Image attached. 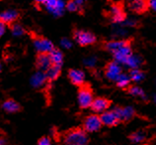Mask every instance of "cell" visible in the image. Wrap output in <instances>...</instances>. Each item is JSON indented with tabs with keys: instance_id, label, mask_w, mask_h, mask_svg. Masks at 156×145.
<instances>
[{
	"instance_id": "836d02e7",
	"label": "cell",
	"mask_w": 156,
	"mask_h": 145,
	"mask_svg": "<svg viewBox=\"0 0 156 145\" xmlns=\"http://www.w3.org/2000/svg\"><path fill=\"white\" fill-rule=\"evenodd\" d=\"M2 71V66H1V63H0V73Z\"/></svg>"
},
{
	"instance_id": "e0dca14e",
	"label": "cell",
	"mask_w": 156,
	"mask_h": 145,
	"mask_svg": "<svg viewBox=\"0 0 156 145\" xmlns=\"http://www.w3.org/2000/svg\"><path fill=\"white\" fill-rule=\"evenodd\" d=\"M19 17H20V14L18 11L7 10L0 14V22L5 25H10L12 23H15V21L18 20Z\"/></svg>"
},
{
	"instance_id": "277c9868",
	"label": "cell",
	"mask_w": 156,
	"mask_h": 145,
	"mask_svg": "<svg viewBox=\"0 0 156 145\" xmlns=\"http://www.w3.org/2000/svg\"><path fill=\"white\" fill-rule=\"evenodd\" d=\"M31 40L37 50V53H50L55 48L51 40H48L43 35H40L36 32H29Z\"/></svg>"
},
{
	"instance_id": "4dcf8cb0",
	"label": "cell",
	"mask_w": 156,
	"mask_h": 145,
	"mask_svg": "<svg viewBox=\"0 0 156 145\" xmlns=\"http://www.w3.org/2000/svg\"><path fill=\"white\" fill-rule=\"evenodd\" d=\"M61 43H62V45H63L64 47H67V48H70V47H71V43L69 42V41H67V40H66V41L63 40Z\"/></svg>"
},
{
	"instance_id": "f546056e",
	"label": "cell",
	"mask_w": 156,
	"mask_h": 145,
	"mask_svg": "<svg viewBox=\"0 0 156 145\" xmlns=\"http://www.w3.org/2000/svg\"><path fill=\"white\" fill-rule=\"evenodd\" d=\"M0 145H12V144L8 142L7 139L3 138V137H0Z\"/></svg>"
},
{
	"instance_id": "7a4b0ae2",
	"label": "cell",
	"mask_w": 156,
	"mask_h": 145,
	"mask_svg": "<svg viewBox=\"0 0 156 145\" xmlns=\"http://www.w3.org/2000/svg\"><path fill=\"white\" fill-rule=\"evenodd\" d=\"M94 90L92 85L88 82H84L77 90V101L80 109H87L91 105L94 99Z\"/></svg>"
},
{
	"instance_id": "4316f807",
	"label": "cell",
	"mask_w": 156,
	"mask_h": 145,
	"mask_svg": "<svg viewBox=\"0 0 156 145\" xmlns=\"http://www.w3.org/2000/svg\"><path fill=\"white\" fill-rule=\"evenodd\" d=\"M74 2L76 3V5L78 7V12L80 14L84 13V5L87 2V0H74Z\"/></svg>"
},
{
	"instance_id": "4fadbf2b",
	"label": "cell",
	"mask_w": 156,
	"mask_h": 145,
	"mask_svg": "<svg viewBox=\"0 0 156 145\" xmlns=\"http://www.w3.org/2000/svg\"><path fill=\"white\" fill-rule=\"evenodd\" d=\"M133 44V39H126V40H119V41H104L101 45L102 50L113 54L117 52L121 48L126 46V45Z\"/></svg>"
},
{
	"instance_id": "d4e9b609",
	"label": "cell",
	"mask_w": 156,
	"mask_h": 145,
	"mask_svg": "<svg viewBox=\"0 0 156 145\" xmlns=\"http://www.w3.org/2000/svg\"><path fill=\"white\" fill-rule=\"evenodd\" d=\"M8 26H9V29L11 30V32L13 33L14 36H22L27 33L25 29H24L21 25H19L17 23H12L10 25H8Z\"/></svg>"
},
{
	"instance_id": "e575fe53",
	"label": "cell",
	"mask_w": 156,
	"mask_h": 145,
	"mask_svg": "<svg viewBox=\"0 0 156 145\" xmlns=\"http://www.w3.org/2000/svg\"><path fill=\"white\" fill-rule=\"evenodd\" d=\"M104 145H116V144H104Z\"/></svg>"
},
{
	"instance_id": "9c48e42d",
	"label": "cell",
	"mask_w": 156,
	"mask_h": 145,
	"mask_svg": "<svg viewBox=\"0 0 156 145\" xmlns=\"http://www.w3.org/2000/svg\"><path fill=\"white\" fill-rule=\"evenodd\" d=\"M100 119H101L102 125L108 128L117 127L121 124L120 118H119L118 114L116 113V111L114 109H108L104 111L103 113H101Z\"/></svg>"
},
{
	"instance_id": "1f68e13d",
	"label": "cell",
	"mask_w": 156,
	"mask_h": 145,
	"mask_svg": "<svg viewBox=\"0 0 156 145\" xmlns=\"http://www.w3.org/2000/svg\"><path fill=\"white\" fill-rule=\"evenodd\" d=\"M150 7L153 8V10L155 9V0H150Z\"/></svg>"
},
{
	"instance_id": "30bf717a",
	"label": "cell",
	"mask_w": 156,
	"mask_h": 145,
	"mask_svg": "<svg viewBox=\"0 0 156 145\" xmlns=\"http://www.w3.org/2000/svg\"><path fill=\"white\" fill-rule=\"evenodd\" d=\"M0 107L1 109L8 114H15V113H20L24 110V107L20 102L15 101L14 98L8 97L5 98L3 101L0 103Z\"/></svg>"
},
{
	"instance_id": "83f0119b",
	"label": "cell",
	"mask_w": 156,
	"mask_h": 145,
	"mask_svg": "<svg viewBox=\"0 0 156 145\" xmlns=\"http://www.w3.org/2000/svg\"><path fill=\"white\" fill-rule=\"evenodd\" d=\"M66 8L70 12H78V7L76 5V3L74 2V0H69L66 3Z\"/></svg>"
},
{
	"instance_id": "ba28073f",
	"label": "cell",
	"mask_w": 156,
	"mask_h": 145,
	"mask_svg": "<svg viewBox=\"0 0 156 145\" xmlns=\"http://www.w3.org/2000/svg\"><path fill=\"white\" fill-rule=\"evenodd\" d=\"M112 105H113L112 99L105 97H94L89 109H91V111L94 113L101 114V113H103L104 111L110 109L111 107H112Z\"/></svg>"
},
{
	"instance_id": "3957f363",
	"label": "cell",
	"mask_w": 156,
	"mask_h": 145,
	"mask_svg": "<svg viewBox=\"0 0 156 145\" xmlns=\"http://www.w3.org/2000/svg\"><path fill=\"white\" fill-rule=\"evenodd\" d=\"M113 109L116 111L119 118H120V122H121V124H122V125H126V124L130 123L131 121L136 118L145 119V120L147 119L146 116H142V115H140L134 107L130 106V105H118L115 106Z\"/></svg>"
},
{
	"instance_id": "52a82bcc",
	"label": "cell",
	"mask_w": 156,
	"mask_h": 145,
	"mask_svg": "<svg viewBox=\"0 0 156 145\" xmlns=\"http://www.w3.org/2000/svg\"><path fill=\"white\" fill-rule=\"evenodd\" d=\"M106 15L108 16L114 23L124 22L126 18V12L124 9V3L122 1L114 2L112 5H111L110 10L107 12Z\"/></svg>"
},
{
	"instance_id": "7402d4cb",
	"label": "cell",
	"mask_w": 156,
	"mask_h": 145,
	"mask_svg": "<svg viewBox=\"0 0 156 145\" xmlns=\"http://www.w3.org/2000/svg\"><path fill=\"white\" fill-rule=\"evenodd\" d=\"M115 82H116V85H117L118 88H120L122 90H124L126 88H128V86L131 84V81L129 77V74H122V73L117 78V80Z\"/></svg>"
},
{
	"instance_id": "ffe728a7",
	"label": "cell",
	"mask_w": 156,
	"mask_h": 145,
	"mask_svg": "<svg viewBox=\"0 0 156 145\" xmlns=\"http://www.w3.org/2000/svg\"><path fill=\"white\" fill-rule=\"evenodd\" d=\"M128 139L131 143L133 144H139L144 142L146 140V135L145 133H143L141 130H136V131H133L128 135Z\"/></svg>"
},
{
	"instance_id": "9a60e30c",
	"label": "cell",
	"mask_w": 156,
	"mask_h": 145,
	"mask_svg": "<svg viewBox=\"0 0 156 145\" xmlns=\"http://www.w3.org/2000/svg\"><path fill=\"white\" fill-rule=\"evenodd\" d=\"M114 57V60L118 62L119 64H126V62L129 60V58L133 55V49H131V44L126 45V46L121 48L120 50H118L117 52H115L112 54Z\"/></svg>"
},
{
	"instance_id": "8fae6325",
	"label": "cell",
	"mask_w": 156,
	"mask_h": 145,
	"mask_svg": "<svg viewBox=\"0 0 156 145\" xmlns=\"http://www.w3.org/2000/svg\"><path fill=\"white\" fill-rule=\"evenodd\" d=\"M122 73L120 64L115 60L107 62L104 66V74L105 77L110 81H116L117 78Z\"/></svg>"
},
{
	"instance_id": "7c38bea8",
	"label": "cell",
	"mask_w": 156,
	"mask_h": 145,
	"mask_svg": "<svg viewBox=\"0 0 156 145\" xmlns=\"http://www.w3.org/2000/svg\"><path fill=\"white\" fill-rule=\"evenodd\" d=\"M126 5L133 13L143 14L149 9L150 0H126Z\"/></svg>"
},
{
	"instance_id": "8992f818",
	"label": "cell",
	"mask_w": 156,
	"mask_h": 145,
	"mask_svg": "<svg viewBox=\"0 0 156 145\" xmlns=\"http://www.w3.org/2000/svg\"><path fill=\"white\" fill-rule=\"evenodd\" d=\"M72 37L75 42L81 47H87L94 45L97 42L96 36L93 33L85 30H79V29H74L72 32Z\"/></svg>"
},
{
	"instance_id": "d6a6232c",
	"label": "cell",
	"mask_w": 156,
	"mask_h": 145,
	"mask_svg": "<svg viewBox=\"0 0 156 145\" xmlns=\"http://www.w3.org/2000/svg\"><path fill=\"white\" fill-rule=\"evenodd\" d=\"M36 2H38V3H44V0H35Z\"/></svg>"
},
{
	"instance_id": "d6986e66",
	"label": "cell",
	"mask_w": 156,
	"mask_h": 145,
	"mask_svg": "<svg viewBox=\"0 0 156 145\" xmlns=\"http://www.w3.org/2000/svg\"><path fill=\"white\" fill-rule=\"evenodd\" d=\"M48 55H50L52 65H56V66H60V67H62L64 56H63V53L61 52L59 49H56L55 47L50 53H48Z\"/></svg>"
},
{
	"instance_id": "f1b7e54d",
	"label": "cell",
	"mask_w": 156,
	"mask_h": 145,
	"mask_svg": "<svg viewBox=\"0 0 156 145\" xmlns=\"http://www.w3.org/2000/svg\"><path fill=\"white\" fill-rule=\"evenodd\" d=\"M5 26H6L5 24L0 22V38H1V37L4 35V33H5Z\"/></svg>"
},
{
	"instance_id": "ac0fdd59",
	"label": "cell",
	"mask_w": 156,
	"mask_h": 145,
	"mask_svg": "<svg viewBox=\"0 0 156 145\" xmlns=\"http://www.w3.org/2000/svg\"><path fill=\"white\" fill-rule=\"evenodd\" d=\"M124 92H126L128 94L129 96L133 97H138V98H141L143 101H145L146 99V94L144 93V90H143L140 86H138L136 85H129L128 88H126L124 90Z\"/></svg>"
},
{
	"instance_id": "cb8c5ba5",
	"label": "cell",
	"mask_w": 156,
	"mask_h": 145,
	"mask_svg": "<svg viewBox=\"0 0 156 145\" xmlns=\"http://www.w3.org/2000/svg\"><path fill=\"white\" fill-rule=\"evenodd\" d=\"M44 5L51 11H58L62 9V3L60 0H44Z\"/></svg>"
},
{
	"instance_id": "6da1fadb",
	"label": "cell",
	"mask_w": 156,
	"mask_h": 145,
	"mask_svg": "<svg viewBox=\"0 0 156 145\" xmlns=\"http://www.w3.org/2000/svg\"><path fill=\"white\" fill-rule=\"evenodd\" d=\"M91 139L89 134L82 129L80 125L69 127L65 130L59 131L57 142L63 145H89Z\"/></svg>"
},
{
	"instance_id": "2e32d148",
	"label": "cell",
	"mask_w": 156,
	"mask_h": 145,
	"mask_svg": "<svg viewBox=\"0 0 156 145\" xmlns=\"http://www.w3.org/2000/svg\"><path fill=\"white\" fill-rule=\"evenodd\" d=\"M67 78L69 82H71L73 86H80L85 82V74L83 71L78 69H69L67 72Z\"/></svg>"
},
{
	"instance_id": "5bb4252c",
	"label": "cell",
	"mask_w": 156,
	"mask_h": 145,
	"mask_svg": "<svg viewBox=\"0 0 156 145\" xmlns=\"http://www.w3.org/2000/svg\"><path fill=\"white\" fill-rule=\"evenodd\" d=\"M51 61L48 53H37L35 67L38 70V72H47V70L51 67Z\"/></svg>"
},
{
	"instance_id": "484cf974",
	"label": "cell",
	"mask_w": 156,
	"mask_h": 145,
	"mask_svg": "<svg viewBox=\"0 0 156 145\" xmlns=\"http://www.w3.org/2000/svg\"><path fill=\"white\" fill-rule=\"evenodd\" d=\"M37 145H52V138L48 135H43L38 139Z\"/></svg>"
},
{
	"instance_id": "603a6c76",
	"label": "cell",
	"mask_w": 156,
	"mask_h": 145,
	"mask_svg": "<svg viewBox=\"0 0 156 145\" xmlns=\"http://www.w3.org/2000/svg\"><path fill=\"white\" fill-rule=\"evenodd\" d=\"M129 77L131 82H140L145 78V73L139 69H130L129 72Z\"/></svg>"
},
{
	"instance_id": "5b68a950",
	"label": "cell",
	"mask_w": 156,
	"mask_h": 145,
	"mask_svg": "<svg viewBox=\"0 0 156 145\" xmlns=\"http://www.w3.org/2000/svg\"><path fill=\"white\" fill-rule=\"evenodd\" d=\"M82 129L86 131L87 133H95L102 129V122L100 119V114L97 113H90L83 118L82 123L80 124Z\"/></svg>"
},
{
	"instance_id": "44dd1931",
	"label": "cell",
	"mask_w": 156,
	"mask_h": 145,
	"mask_svg": "<svg viewBox=\"0 0 156 145\" xmlns=\"http://www.w3.org/2000/svg\"><path fill=\"white\" fill-rule=\"evenodd\" d=\"M46 74L43 72H38L33 76L32 80H31V84L35 88H41V86H46Z\"/></svg>"
}]
</instances>
